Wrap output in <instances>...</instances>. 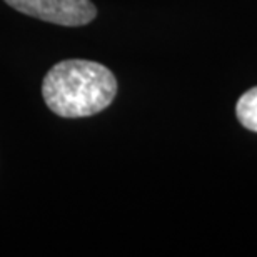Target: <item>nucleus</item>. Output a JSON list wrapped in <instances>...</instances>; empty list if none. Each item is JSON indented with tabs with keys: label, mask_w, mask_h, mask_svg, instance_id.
I'll use <instances>...</instances> for the list:
<instances>
[{
	"label": "nucleus",
	"mask_w": 257,
	"mask_h": 257,
	"mask_svg": "<svg viewBox=\"0 0 257 257\" xmlns=\"http://www.w3.org/2000/svg\"><path fill=\"white\" fill-rule=\"evenodd\" d=\"M117 94V80L105 65L64 60L47 72L42 84L45 104L67 119L89 117L107 109Z\"/></svg>",
	"instance_id": "obj_1"
},
{
	"label": "nucleus",
	"mask_w": 257,
	"mask_h": 257,
	"mask_svg": "<svg viewBox=\"0 0 257 257\" xmlns=\"http://www.w3.org/2000/svg\"><path fill=\"white\" fill-rule=\"evenodd\" d=\"M14 10L44 22L80 27L92 22L97 15L90 0H5Z\"/></svg>",
	"instance_id": "obj_2"
},
{
	"label": "nucleus",
	"mask_w": 257,
	"mask_h": 257,
	"mask_svg": "<svg viewBox=\"0 0 257 257\" xmlns=\"http://www.w3.org/2000/svg\"><path fill=\"white\" fill-rule=\"evenodd\" d=\"M237 119L245 128L257 132V87L247 90L240 97L235 107Z\"/></svg>",
	"instance_id": "obj_3"
}]
</instances>
